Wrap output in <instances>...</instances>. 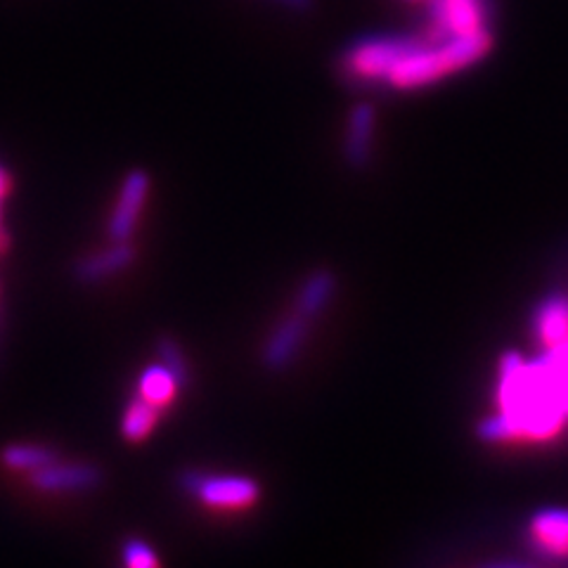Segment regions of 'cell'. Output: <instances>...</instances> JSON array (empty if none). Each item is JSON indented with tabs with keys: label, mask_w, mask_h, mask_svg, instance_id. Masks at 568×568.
<instances>
[{
	"label": "cell",
	"mask_w": 568,
	"mask_h": 568,
	"mask_svg": "<svg viewBox=\"0 0 568 568\" xmlns=\"http://www.w3.org/2000/svg\"><path fill=\"white\" fill-rule=\"evenodd\" d=\"M500 419L511 438H549L566 422V405L552 369L540 358L507 355L500 367Z\"/></svg>",
	"instance_id": "1"
},
{
	"label": "cell",
	"mask_w": 568,
	"mask_h": 568,
	"mask_svg": "<svg viewBox=\"0 0 568 568\" xmlns=\"http://www.w3.org/2000/svg\"><path fill=\"white\" fill-rule=\"evenodd\" d=\"M490 29L438 43L417 39L415 48L388 71V77L384 81L390 88H398V91H415V88L432 85L450 74H457L462 69H469L471 64L481 62L490 52Z\"/></svg>",
	"instance_id": "2"
},
{
	"label": "cell",
	"mask_w": 568,
	"mask_h": 568,
	"mask_svg": "<svg viewBox=\"0 0 568 568\" xmlns=\"http://www.w3.org/2000/svg\"><path fill=\"white\" fill-rule=\"evenodd\" d=\"M181 486L185 493H192L197 500L211 509H248L261 495L258 484L248 476L237 474H204L185 471L181 476Z\"/></svg>",
	"instance_id": "3"
},
{
	"label": "cell",
	"mask_w": 568,
	"mask_h": 568,
	"mask_svg": "<svg viewBox=\"0 0 568 568\" xmlns=\"http://www.w3.org/2000/svg\"><path fill=\"white\" fill-rule=\"evenodd\" d=\"M488 0H429V22L419 39L438 43L488 29Z\"/></svg>",
	"instance_id": "4"
},
{
	"label": "cell",
	"mask_w": 568,
	"mask_h": 568,
	"mask_svg": "<svg viewBox=\"0 0 568 568\" xmlns=\"http://www.w3.org/2000/svg\"><path fill=\"white\" fill-rule=\"evenodd\" d=\"M415 43L417 39H400V36L358 41L344 55V74L355 81H384Z\"/></svg>",
	"instance_id": "5"
},
{
	"label": "cell",
	"mask_w": 568,
	"mask_h": 568,
	"mask_svg": "<svg viewBox=\"0 0 568 568\" xmlns=\"http://www.w3.org/2000/svg\"><path fill=\"white\" fill-rule=\"evenodd\" d=\"M148 194H150V175L145 171L135 169L123 178L110 225H106L110 227L112 242H129L133 237L142 206L148 202Z\"/></svg>",
	"instance_id": "6"
},
{
	"label": "cell",
	"mask_w": 568,
	"mask_h": 568,
	"mask_svg": "<svg viewBox=\"0 0 568 568\" xmlns=\"http://www.w3.org/2000/svg\"><path fill=\"white\" fill-rule=\"evenodd\" d=\"M31 488L41 493H81L100 484V469L88 462H58L29 474Z\"/></svg>",
	"instance_id": "7"
},
{
	"label": "cell",
	"mask_w": 568,
	"mask_h": 568,
	"mask_svg": "<svg viewBox=\"0 0 568 568\" xmlns=\"http://www.w3.org/2000/svg\"><path fill=\"white\" fill-rule=\"evenodd\" d=\"M308 327H311V320L298 313H292L287 320H282L268 336V342H265L263 365L275 372L290 367L298 355L301 346L306 342Z\"/></svg>",
	"instance_id": "8"
},
{
	"label": "cell",
	"mask_w": 568,
	"mask_h": 568,
	"mask_svg": "<svg viewBox=\"0 0 568 568\" xmlns=\"http://www.w3.org/2000/svg\"><path fill=\"white\" fill-rule=\"evenodd\" d=\"M530 547L545 557L568 555V509H545L530 521Z\"/></svg>",
	"instance_id": "9"
},
{
	"label": "cell",
	"mask_w": 568,
	"mask_h": 568,
	"mask_svg": "<svg viewBox=\"0 0 568 568\" xmlns=\"http://www.w3.org/2000/svg\"><path fill=\"white\" fill-rule=\"evenodd\" d=\"M133 261H135V248L129 242H112V246H106L102 252L79 261L77 277L85 284H93V282L123 273Z\"/></svg>",
	"instance_id": "10"
},
{
	"label": "cell",
	"mask_w": 568,
	"mask_h": 568,
	"mask_svg": "<svg viewBox=\"0 0 568 568\" xmlns=\"http://www.w3.org/2000/svg\"><path fill=\"white\" fill-rule=\"evenodd\" d=\"M372 135H375V106L355 104L348 116L346 159L353 169H365L372 156Z\"/></svg>",
	"instance_id": "11"
},
{
	"label": "cell",
	"mask_w": 568,
	"mask_h": 568,
	"mask_svg": "<svg viewBox=\"0 0 568 568\" xmlns=\"http://www.w3.org/2000/svg\"><path fill=\"white\" fill-rule=\"evenodd\" d=\"M536 334L549 348L568 339V298L549 296L536 311Z\"/></svg>",
	"instance_id": "12"
},
{
	"label": "cell",
	"mask_w": 568,
	"mask_h": 568,
	"mask_svg": "<svg viewBox=\"0 0 568 568\" xmlns=\"http://www.w3.org/2000/svg\"><path fill=\"white\" fill-rule=\"evenodd\" d=\"M334 287L336 282L327 271H315L306 277V282L301 284V290L296 294V306L294 313L304 315L308 320H313L315 315L323 313L327 308V304L334 296Z\"/></svg>",
	"instance_id": "13"
},
{
	"label": "cell",
	"mask_w": 568,
	"mask_h": 568,
	"mask_svg": "<svg viewBox=\"0 0 568 568\" xmlns=\"http://www.w3.org/2000/svg\"><path fill=\"white\" fill-rule=\"evenodd\" d=\"M181 386L183 384L178 382V377L173 375V372L166 365L156 363V365H150L140 375V379H138V396L142 400L156 405L159 410H162V407H166L173 400L175 390L181 388Z\"/></svg>",
	"instance_id": "14"
},
{
	"label": "cell",
	"mask_w": 568,
	"mask_h": 568,
	"mask_svg": "<svg viewBox=\"0 0 568 568\" xmlns=\"http://www.w3.org/2000/svg\"><path fill=\"white\" fill-rule=\"evenodd\" d=\"M156 419H159V407L138 396L121 417V434L126 440L138 443L142 438H148V434L156 426Z\"/></svg>",
	"instance_id": "15"
},
{
	"label": "cell",
	"mask_w": 568,
	"mask_h": 568,
	"mask_svg": "<svg viewBox=\"0 0 568 568\" xmlns=\"http://www.w3.org/2000/svg\"><path fill=\"white\" fill-rule=\"evenodd\" d=\"M3 465L12 471H36L55 459V453L45 446H36V443H12L3 453Z\"/></svg>",
	"instance_id": "16"
},
{
	"label": "cell",
	"mask_w": 568,
	"mask_h": 568,
	"mask_svg": "<svg viewBox=\"0 0 568 568\" xmlns=\"http://www.w3.org/2000/svg\"><path fill=\"white\" fill-rule=\"evenodd\" d=\"M156 355H159V363L166 365L178 377V382H181V384L187 382L190 369H187V363H185V355H183L181 348H178V344L173 339H164L162 344H159Z\"/></svg>",
	"instance_id": "17"
},
{
	"label": "cell",
	"mask_w": 568,
	"mask_h": 568,
	"mask_svg": "<svg viewBox=\"0 0 568 568\" xmlns=\"http://www.w3.org/2000/svg\"><path fill=\"white\" fill-rule=\"evenodd\" d=\"M123 564L131 568H150V566L159 564V557L148 542L129 540L126 545H123Z\"/></svg>",
	"instance_id": "18"
},
{
	"label": "cell",
	"mask_w": 568,
	"mask_h": 568,
	"mask_svg": "<svg viewBox=\"0 0 568 568\" xmlns=\"http://www.w3.org/2000/svg\"><path fill=\"white\" fill-rule=\"evenodd\" d=\"M8 185H10V181H8V173H6L3 169H0V197H6Z\"/></svg>",
	"instance_id": "19"
},
{
	"label": "cell",
	"mask_w": 568,
	"mask_h": 568,
	"mask_svg": "<svg viewBox=\"0 0 568 568\" xmlns=\"http://www.w3.org/2000/svg\"><path fill=\"white\" fill-rule=\"evenodd\" d=\"M0 244H3V237H0Z\"/></svg>",
	"instance_id": "20"
}]
</instances>
